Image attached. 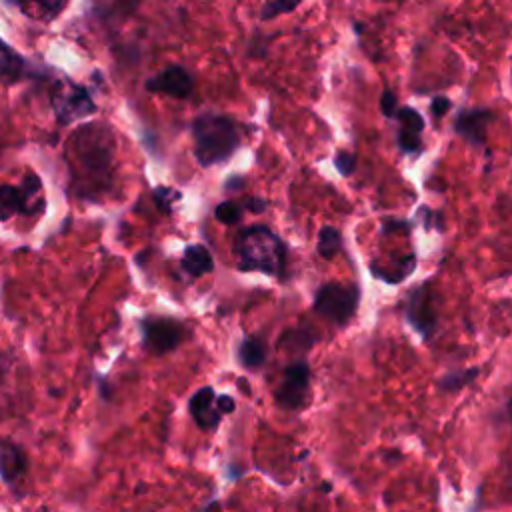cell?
Wrapping results in <instances>:
<instances>
[{"instance_id": "cell-28", "label": "cell", "mask_w": 512, "mask_h": 512, "mask_svg": "<svg viewBox=\"0 0 512 512\" xmlns=\"http://www.w3.org/2000/svg\"><path fill=\"white\" fill-rule=\"evenodd\" d=\"M398 110V98L392 90H384L380 96V112L386 118H394V112Z\"/></svg>"}, {"instance_id": "cell-21", "label": "cell", "mask_w": 512, "mask_h": 512, "mask_svg": "<svg viewBox=\"0 0 512 512\" xmlns=\"http://www.w3.org/2000/svg\"><path fill=\"white\" fill-rule=\"evenodd\" d=\"M22 68H24L22 58L6 42L0 40V80L18 78Z\"/></svg>"}, {"instance_id": "cell-31", "label": "cell", "mask_w": 512, "mask_h": 512, "mask_svg": "<svg viewBox=\"0 0 512 512\" xmlns=\"http://www.w3.org/2000/svg\"><path fill=\"white\" fill-rule=\"evenodd\" d=\"M214 406L216 410L226 416V414H232L236 410V400L230 396V394H216L214 398Z\"/></svg>"}, {"instance_id": "cell-7", "label": "cell", "mask_w": 512, "mask_h": 512, "mask_svg": "<svg viewBox=\"0 0 512 512\" xmlns=\"http://www.w3.org/2000/svg\"><path fill=\"white\" fill-rule=\"evenodd\" d=\"M310 398V364L306 358L290 362L274 388V400L284 410H302Z\"/></svg>"}, {"instance_id": "cell-26", "label": "cell", "mask_w": 512, "mask_h": 512, "mask_svg": "<svg viewBox=\"0 0 512 512\" xmlns=\"http://www.w3.org/2000/svg\"><path fill=\"white\" fill-rule=\"evenodd\" d=\"M398 146L404 154H420L424 150V144H422V136L416 134V132H410V130H404V128H398Z\"/></svg>"}, {"instance_id": "cell-10", "label": "cell", "mask_w": 512, "mask_h": 512, "mask_svg": "<svg viewBox=\"0 0 512 512\" xmlns=\"http://www.w3.org/2000/svg\"><path fill=\"white\" fill-rule=\"evenodd\" d=\"M144 88L148 92H160L166 94L170 98H188L194 90V78L192 74L180 66V64H170L166 68H162L158 74L150 76L144 82Z\"/></svg>"}, {"instance_id": "cell-15", "label": "cell", "mask_w": 512, "mask_h": 512, "mask_svg": "<svg viewBox=\"0 0 512 512\" xmlns=\"http://www.w3.org/2000/svg\"><path fill=\"white\" fill-rule=\"evenodd\" d=\"M266 356H268V346H266L264 338H260L256 334H248L240 340L238 362L242 364V368L256 372L266 364Z\"/></svg>"}, {"instance_id": "cell-11", "label": "cell", "mask_w": 512, "mask_h": 512, "mask_svg": "<svg viewBox=\"0 0 512 512\" xmlns=\"http://www.w3.org/2000/svg\"><path fill=\"white\" fill-rule=\"evenodd\" d=\"M492 120H494V114L488 108H466L458 112L454 120V130L466 142L480 146L486 140V130Z\"/></svg>"}, {"instance_id": "cell-18", "label": "cell", "mask_w": 512, "mask_h": 512, "mask_svg": "<svg viewBox=\"0 0 512 512\" xmlns=\"http://www.w3.org/2000/svg\"><path fill=\"white\" fill-rule=\"evenodd\" d=\"M480 374V368L478 366H470V368H460V370H452L448 374H444L440 380H438V388L442 392H448V394H454L458 390H462L464 386L472 384L474 378Z\"/></svg>"}, {"instance_id": "cell-25", "label": "cell", "mask_w": 512, "mask_h": 512, "mask_svg": "<svg viewBox=\"0 0 512 512\" xmlns=\"http://www.w3.org/2000/svg\"><path fill=\"white\" fill-rule=\"evenodd\" d=\"M298 4H300V0H268L260 8V20H272L280 14L292 12Z\"/></svg>"}, {"instance_id": "cell-33", "label": "cell", "mask_w": 512, "mask_h": 512, "mask_svg": "<svg viewBox=\"0 0 512 512\" xmlns=\"http://www.w3.org/2000/svg\"><path fill=\"white\" fill-rule=\"evenodd\" d=\"M242 182H244V178H242L240 174H232V176H228V178L224 180V188H226L228 192H236V190L242 188Z\"/></svg>"}, {"instance_id": "cell-17", "label": "cell", "mask_w": 512, "mask_h": 512, "mask_svg": "<svg viewBox=\"0 0 512 512\" xmlns=\"http://www.w3.org/2000/svg\"><path fill=\"white\" fill-rule=\"evenodd\" d=\"M414 268H416V256L414 254H408V256H404V258H400L396 264H394V268H380V266H376L374 262L370 264V272H372V276H376L378 280H384V282H388V284H398V282H402V280H406L412 272H414Z\"/></svg>"}, {"instance_id": "cell-24", "label": "cell", "mask_w": 512, "mask_h": 512, "mask_svg": "<svg viewBox=\"0 0 512 512\" xmlns=\"http://www.w3.org/2000/svg\"><path fill=\"white\" fill-rule=\"evenodd\" d=\"M214 216L218 222L226 224V226H232V224H238L240 218H242V206L238 202H232V200H224L220 202L216 208H214Z\"/></svg>"}, {"instance_id": "cell-5", "label": "cell", "mask_w": 512, "mask_h": 512, "mask_svg": "<svg viewBox=\"0 0 512 512\" xmlns=\"http://www.w3.org/2000/svg\"><path fill=\"white\" fill-rule=\"evenodd\" d=\"M44 210L42 180L28 172L20 184H0V220H8L14 214H40Z\"/></svg>"}, {"instance_id": "cell-23", "label": "cell", "mask_w": 512, "mask_h": 512, "mask_svg": "<svg viewBox=\"0 0 512 512\" xmlns=\"http://www.w3.org/2000/svg\"><path fill=\"white\" fill-rule=\"evenodd\" d=\"M152 198H154L156 208L162 214H170L174 210V206L182 200V192L176 188H170V186H158V188H154Z\"/></svg>"}, {"instance_id": "cell-16", "label": "cell", "mask_w": 512, "mask_h": 512, "mask_svg": "<svg viewBox=\"0 0 512 512\" xmlns=\"http://www.w3.org/2000/svg\"><path fill=\"white\" fill-rule=\"evenodd\" d=\"M24 14L36 20L56 18L68 4V0H14Z\"/></svg>"}, {"instance_id": "cell-13", "label": "cell", "mask_w": 512, "mask_h": 512, "mask_svg": "<svg viewBox=\"0 0 512 512\" xmlns=\"http://www.w3.org/2000/svg\"><path fill=\"white\" fill-rule=\"evenodd\" d=\"M28 468V458L22 446L12 440H0V478L4 484L14 486Z\"/></svg>"}, {"instance_id": "cell-32", "label": "cell", "mask_w": 512, "mask_h": 512, "mask_svg": "<svg viewBox=\"0 0 512 512\" xmlns=\"http://www.w3.org/2000/svg\"><path fill=\"white\" fill-rule=\"evenodd\" d=\"M242 208H246V210H248V212H252V214H262V212H266V208H268V200H264V198H256V196H250V198H246V200H244Z\"/></svg>"}, {"instance_id": "cell-19", "label": "cell", "mask_w": 512, "mask_h": 512, "mask_svg": "<svg viewBox=\"0 0 512 512\" xmlns=\"http://www.w3.org/2000/svg\"><path fill=\"white\" fill-rule=\"evenodd\" d=\"M318 254L326 260L334 258L342 248V232L334 226H322L318 232Z\"/></svg>"}, {"instance_id": "cell-22", "label": "cell", "mask_w": 512, "mask_h": 512, "mask_svg": "<svg viewBox=\"0 0 512 512\" xmlns=\"http://www.w3.org/2000/svg\"><path fill=\"white\" fill-rule=\"evenodd\" d=\"M394 118L398 120L400 128L416 132V134H422V130L426 126L424 116L416 108H410V106H398V110L394 112Z\"/></svg>"}, {"instance_id": "cell-1", "label": "cell", "mask_w": 512, "mask_h": 512, "mask_svg": "<svg viewBox=\"0 0 512 512\" xmlns=\"http://www.w3.org/2000/svg\"><path fill=\"white\" fill-rule=\"evenodd\" d=\"M240 272H262L284 278L288 246L268 226L252 224L238 232L234 240Z\"/></svg>"}, {"instance_id": "cell-6", "label": "cell", "mask_w": 512, "mask_h": 512, "mask_svg": "<svg viewBox=\"0 0 512 512\" xmlns=\"http://www.w3.org/2000/svg\"><path fill=\"white\" fill-rule=\"evenodd\" d=\"M138 326L144 350L158 356L176 350L190 334L184 322L170 316H144Z\"/></svg>"}, {"instance_id": "cell-2", "label": "cell", "mask_w": 512, "mask_h": 512, "mask_svg": "<svg viewBox=\"0 0 512 512\" xmlns=\"http://www.w3.org/2000/svg\"><path fill=\"white\" fill-rule=\"evenodd\" d=\"M72 154L76 172H80V178L88 182L86 186L100 188L108 182L114 158V138L106 126L86 124L76 130Z\"/></svg>"}, {"instance_id": "cell-12", "label": "cell", "mask_w": 512, "mask_h": 512, "mask_svg": "<svg viewBox=\"0 0 512 512\" xmlns=\"http://www.w3.org/2000/svg\"><path fill=\"white\" fill-rule=\"evenodd\" d=\"M214 398H216L214 388L202 386L188 400V412L200 430H208V432L216 430L222 420V414L214 406Z\"/></svg>"}, {"instance_id": "cell-3", "label": "cell", "mask_w": 512, "mask_h": 512, "mask_svg": "<svg viewBox=\"0 0 512 512\" xmlns=\"http://www.w3.org/2000/svg\"><path fill=\"white\" fill-rule=\"evenodd\" d=\"M190 130L194 140V156L204 168L226 162L240 146L236 122L224 114H200L192 120Z\"/></svg>"}, {"instance_id": "cell-27", "label": "cell", "mask_w": 512, "mask_h": 512, "mask_svg": "<svg viewBox=\"0 0 512 512\" xmlns=\"http://www.w3.org/2000/svg\"><path fill=\"white\" fill-rule=\"evenodd\" d=\"M334 166L340 176H350L356 170V154L348 150H340L334 156Z\"/></svg>"}, {"instance_id": "cell-8", "label": "cell", "mask_w": 512, "mask_h": 512, "mask_svg": "<svg viewBox=\"0 0 512 512\" xmlns=\"http://www.w3.org/2000/svg\"><path fill=\"white\" fill-rule=\"evenodd\" d=\"M52 106L60 124L86 118L96 112V104L88 90L70 80H62L52 92Z\"/></svg>"}, {"instance_id": "cell-4", "label": "cell", "mask_w": 512, "mask_h": 512, "mask_svg": "<svg viewBox=\"0 0 512 512\" xmlns=\"http://www.w3.org/2000/svg\"><path fill=\"white\" fill-rule=\"evenodd\" d=\"M314 312L336 326H346L358 312L360 306V286L340 284V282H324L318 286L314 294Z\"/></svg>"}, {"instance_id": "cell-20", "label": "cell", "mask_w": 512, "mask_h": 512, "mask_svg": "<svg viewBox=\"0 0 512 512\" xmlns=\"http://www.w3.org/2000/svg\"><path fill=\"white\" fill-rule=\"evenodd\" d=\"M316 340H318V334L312 328L300 326V328L286 330L280 338V344L288 346L290 350H300L302 352V350H308Z\"/></svg>"}, {"instance_id": "cell-30", "label": "cell", "mask_w": 512, "mask_h": 512, "mask_svg": "<svg viewBox=\"0 0 512 512\" xmlns=\"http://www.w3.org/2000/svg\"><path fill=\"white\" fill-rule=\"evenodd\" d=\"M452 108V100L448 96H434L430 102V112L434 118H442Z\"/></svg>"}, {"instance_id": "cell-14", "label": "cell", "mask_w": 512, "mask_h": 512, "mask_svg": "<svg viewBox=\"0 0 512 512\" xmlns=\"http://www.w3.org/2000/svg\"><path fill=\"white\" fill-rule=\"evenodd\" d=\"M182 270L192 278H200L208 272L214 270V258H212V252L202 246V244H188L184 248V254H182V262H180Z\"/></svg>"}, {"instance_id": "cell-29", "label": "cell", "mask_w": 512, "mask_h": 512, "mask_svg": "<svg viewBox=\"0 0 512 512\" xmlns=\"http://www.w3.org/2000/svg\"><path fill=\"white\" fill-rule=\"evenodd\" d=\"M412 230V224L408 220H402V218H386L382 222V232L384 234H392V232H402V234H408Z\"/></svg>"}, {"instance_id": "cell-9", "label": "cell", "mask_w": 512, "mask_h": 512, "mask_svg": "<svg viewBox=\"0 0 512 512\" xmlns=\"http://www.w3.org/2000/svg\"><path fill=\"white\" fill-rule=\"evenodd\" d=\"M432 282L426 280L418 288H414L404 304V314L410 326L428 340L436 332V308H434V296H432Z\"/></svg>"}]
</instances>
